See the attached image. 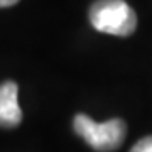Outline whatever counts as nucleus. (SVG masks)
<instances>
[{
	"label": "nucleus",
	"instance_id": "5",
	"mask_svg": "<svg viewBox=\"0 0 152 152\" xmlns=\"http://www.w3.org/2000/svg\"><path fill=\"white\" fill-rule=\"evenodd\" d=\"M19 0H0V7H12L15 5Z\"/></svg>",
	"mask_w": 152,
	"mask_h": 152
},
{
	"label": "nucleus",
	"instance_id": "3",
	"mask_svg": "<svg viewBox=\"0 0 152 152\" xmlns=\"http://www.w3.org/2000/svg\"><path fill=\"white\" fill-rule=\"evenodd\" d=\"M19 86L15 81H5L0 85V127L15 129L22 122V110L17 100Z\"/></svg>",
	"mask_w": 152,
	"mask_h": 152
},
{
	"label": "nucleus",
	"instance_id": "1",
	"mask_svg": "<svg viewBox=\"0 0 152 152\" xmlns=\"http://www.w3.org/2000/svg\"><path fill=\"white\" fill-rule=\"evenodd\" d=\"M98 32L127 37L137 29V14L125 0H96L88 12Z\"/></svg>",
	"mask_w": 152,
	"mask_h": 152
},
{
	"label": "nucleus",
	"instance_id": "4",
	"mask_svg": "<svg viewBox=\"0 0 152 152\" xmlns=\"http://www.w3.org/2000/svg\"><path fill=\"white\" fill-rule=\"evenodd\" d=\"M130 152H152V135L144 137L130 149Z\"/></svg>",
	"mask_w": 152,
	"mask_h": 152
},
{
	"label": "nucleus",
	"instance_id": "2",
	"mask_svg": "<svg viewBox=\"0 0 152 152\" xmlns=\"http://www.w3.org/2000/svg\"><path fill=\"white\" fill-rule=\"evenodd\" d=\"M73 129L78 135L85 139L88 145L98 152L117 151L127 135V125L122 118H112L103 124H96L83 113L75 117Z\"/></svg>",
	"mask_w": 152,
	"mask_h": 152
}]
</instances>
